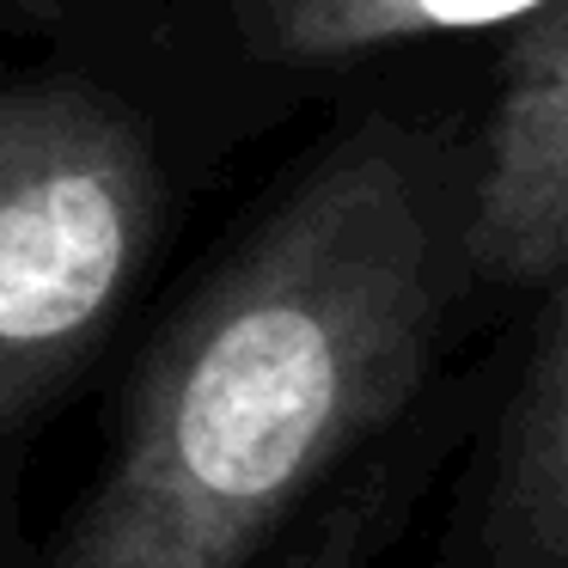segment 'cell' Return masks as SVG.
Returning <instances> with one entry per match:
<instances>
[{
	"label": "cell",
	"mask_w": 568,
	"mask_h": 568,
	"mask_svg": "<svg viewBox=\"0 0 568 568\" xmlns=\"http://www.w3.org/2000/svg\"><path fill=\"white\" fill-rule=\"evenodd\" d=\"M440 148L361 123L160 331L99 483L19 568H257L434 385L465 275Z\"/></svg>",
	"instance_id": "1"
},
{
	"label": "cell",
	"mask_w": 568,
	"mask_h": 568,
	"mask_svg": "<svg viewBox=\"0 0 568 568\" xmlns=\"http://www.w3.org/2000/svg\"><path fill=\"white\" fill-rule=\"evenodd\" d=\"M165 226V178L135 111L99 87H0V483L62 404Z\"/></svg>",
	"instance_id": "2"
},
{
	"label": "cell",
	"mask_w": 568,
	"mask_h": 568,
	"mask_svg": "<svg viewBox=\"0 0 568 568\" xmlns=\"http://www.w3.org/2000/svg\"><path fill=\"white\" fill-rule=\"evenodd\" d=\"M422 568H568V282L531 294L519 361L470 422Z\"/></svg>",
	"instance_id": "3"
},
{
	"label": "cell",
	"mask_w": 568,
	"mask_h": 568,
	"mask_svg": "<svg viewBox=\"0 0 568 568\" xmlns=\"http://www.w3.org/2000/svg\"><path fill=\"white\" fill-rule=\"evenodd\" d=\"M458 251L470 282L544 294L568 275V13L562 0L514 26L501 92L465 190Z\"/></svg>",
	"instance_id": "4"
},
{
	"label": "cell",
	"mask_w": 568,
	"mask_h": 568,
	"mask_svg": "<svg viewBox=\"0 0 568 568\" xmlns=\"http://www.w3.org/2000/svg\"><path fill=\"white\" fill-rule=\"evenodd\" d=\"M470 434L465 409L416 404L373 453H361L318 501L300 514V526L263 556L257 568H379L409 531L416 507L428 501L434 470L453 458Z\"/></svg>",
	"instance_id": "5"
},
{
	"label": "cell",
	"mask_w": 568,
	"mask_h": 568,
	"mask_svg": "<svg viewBox=\"0 0 568 568\" xmlns=\"http://www.w3.org/2000/svg\"><path fill=\"white\" fill-rule=\"evenodd\" d=\"M550 0H233L251 55L282 68H336L440 31L519 26Z\"/></svg>",
	"instance_id": "6"
},
{
	"label": "cell",
	"mask_w": 568,
	"mask_h": 568,
	"mask_svg": "<svg viewBox=\"0 0 568 568\" xmlns=\"http://www.w3.org/2000/svg\"><path fill=\"white\" fill-rule=\"evenodd\" d=\"M0 568H19V556H0Z\"/></svg>",
	"instance_id": "7"
}]
</instances>
